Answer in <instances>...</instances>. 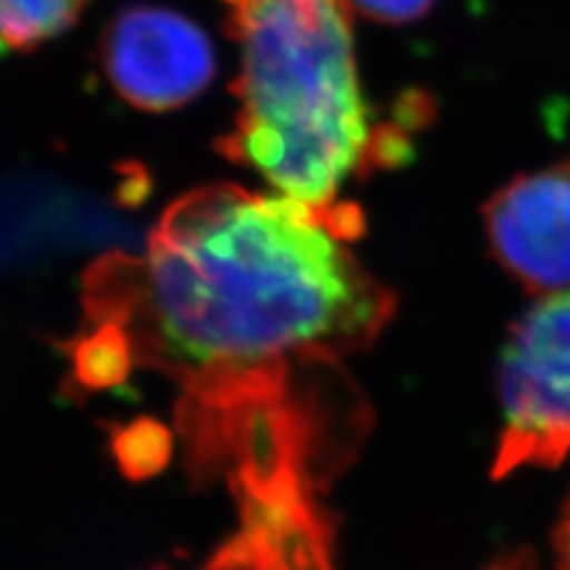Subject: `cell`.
I'll return each mask as SVG.
<instances>
[{
  "label": "cell",
  "instance_id": "10",
  "mask_svg": "<svg viewBox=\"0 0 570 570\" xmlns=\"http://www.w3.org/2000/svg\"><path fill=\"white\" fill-rule=\"evenodd\" d=\"M554 551H557V570H570V499L559 519L554 532Z\"/></svg>",
  "mask_w": 570,
  "mask_h": 570
},
{
  "label": "cell",
  "instance_id": "2",
  "mask_svg": "<svg viewBox=\"0 0 570 570\" xmlns=\"http://www.w3.org/2000/svg\"><path fill=\"white\" fill-rule=\"evenodd\" d=\"M228 33L240 43V110L222 150L278 193L331 207L352 176L385 155L354 65L345 0H245Z\"/></svg>",
  "mask_w": 570,
  "mask_h": 570
},
{
  "label": "cell",
  "instance_id": "9",
  "mask_svg": "<svg viewBox=\"0 0 570 570\" xmlns=\"http://www.w3.org/2000/svg\"><path fill=\"white\" fill-rule=\"evenodd\" d=\"M347 8L379 22H409L421 17L433 0H345Z\"/></svg>",
  "mask_w": 570,
  "mask_h": 570
},
{
  "label": "cell",
  "instance_id": "4",
  "mask_svg": "<svg viewBox=\"0 0 570 570\" xmlns=\"http://www.w3.org/2000/svg\"><path fill=\"white\" fill-rule=\"evenodd\" d=\"M100 62L115 91L146 112H167L200 96L214 77L207 33L184 14L134 6L100 41Z\"/></svg>",
  "mask_w": 570,
  "mask_h": 570
},
{
  "label": "cell",
  "instance_id": "6",
  "mask_svg": "<svg viewBox=\"0 0 570 570\" xmlns=\"http://www.w3.org/2000/svg\"><path fill=\"white\" fill-rule=\"evenodd\" d=\"M79 387L107 390L127 381L136 366L129 337L115 324L88 321V328L65 345Z\"/></svg>",
  "mask_w": 570,
  "mask_h": 570
},
{
  "label": "cell",
  "instance_id": "3",
  "mask_svg": "<svg viewBox=\"0 0 570 570\" xmlns=\"http://www.w3.org/2000/svg\"><path fill=\"white\" fill-rule=\"evenodd\" d=\"M502 433L494 478L551 469L570 454V288L513 326L499 366Z\"/></svg>",
  "mask_w": 570,
  "mask_h": 570
},
{
  "label": "cell",
  "instance_id": "8",
  "mask_svg": "<svg viewBox=\"0 0 570 570\" xmlns=\"http://www.w3.org/2000/svg\"><path fill=\"white\" fill-rule=\"evenodd\" d=\"M174 452V435L169 425L157 419H134L127 425L115 428L112 454L119 471L142 480L163 471Z\"/></svg>",
  "mask_w": 570,
  "mask_h": 570
},
{
  "label": "cell",
  "instance_id": "1",
  "mask_svg": "<svg viewBox=\"0 0 570 570\" xmlns=\"http://www.w3.org/2000/svg\"><path fill=\"white\" fill-rule=\"evenodd\" d=\"M352 205L214 184L178 198L142 253L83 276L88 321L178 387L188 469L207 480L326 452L368 416L345 362L381 335L395 295L354 257Z\"/></svg>",
  "mask_w": 570,
  "mask_h": 570
},
{
  "label": "cell",
  "instance_id": "7",
  "mask_svg": "<svg viewBox=\"0 0 570 570\" xmlns=\"http://www.w3.org/2000/svg\"><path fill=\"white\" fill-rule=\"evenodd\" d=\"M88 0H0V52L29 50L77 22Z\"/></svg>",
  "mask_w": 570,
  "mask_h": 570
},
{
  "label": "cell",
  "instance_id": "11",
  "mask_svg": "<svg viewBox=\"0 0 570 570\" xmlns=\"http://www.w3.org/2000/svg\"><path fill=\"white\" fill-rule=\"evenodd\" d=\"M226 3H230V6H238V3H245V0H226Z\"/></svg>",
  "mask_w": 570,
  "mask_h": 570
},
{
  "label": "cell",
  "instance_id": "5",
  "mask_svg": "<svg viewBox=\"0 0 570 570\" xmlns=\"http://www.w3.org/2000/svg\"><path fill=\"white\" fill-rule=\"evenodd\" d=\"M497 259L532 291L570 288V163L515 178L485 209Z\"/></svg>",
  "mask_w": 570,
  "mask_h": 570
}]
</instances>
